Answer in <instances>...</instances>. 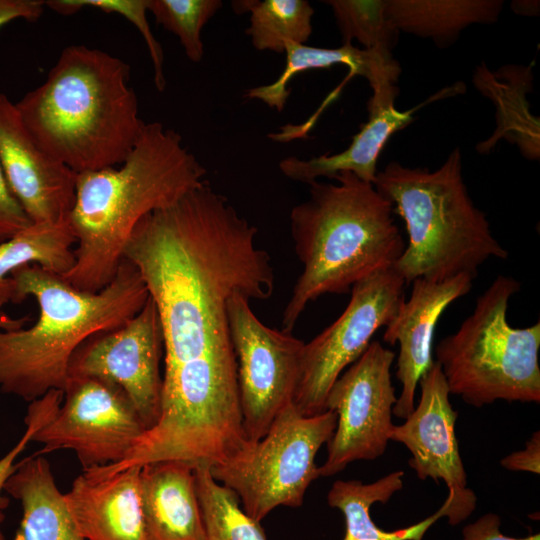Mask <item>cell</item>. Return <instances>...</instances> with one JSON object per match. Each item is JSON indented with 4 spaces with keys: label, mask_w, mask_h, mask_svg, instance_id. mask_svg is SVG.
<instances>
[{
    "label": "cell",
    "mask_w": 540,
    "mask_h": 540,
    "mask_svg": "<svg viewBox=\"0 0 540 540\" xmlns=\"http://www.w3.org/2000/svg\"><path fill=\"white\" fill-rule=\"evenodd\" d=\"M258 229L208 181L135 226L123 258L139 271L163 333L162 398L193 403L238 388L228 304L266 300L274 290Z\"/></svg>",
    "instance_id": "6da1fadb"
},
{
    "label": "cell",
    "mask_w": 540,
    "mask_h": 540,
    "mask_svg": "<svg viewBox=\"0 0 540 540\" xmlns=\"http://www.w3.org/2000/svg\"><path fill=\"white\" fill-rule=\"evenodd\" d=\"M205 175L179 133L160 122L144 123L120 165L78 174L67 218L77 244L75 262L61 277L82 291L102 290L138 222L200 186Z\"/></svg>",
    "instance_id": "7a4b0ae2"
},
{
    "label": "cell",
    "mask_w": 540,
    "mask_h": 540,
    "mask_svg": "<svg viewBox=\"0 0 540 540\" xmlns=\"http://www.w3.org/2000/svg\"><path fill=\"white\" fill-rule=\"evenodd\" d=\"M15 106L37 145L77 174L120 165L145 123L130 66L85 45L64 48L45 81Z\"/></svg>",
    "instance_id": "3957f363"
},
{
    "label": "cell",
    "mask_w": 540,
    "mask_h": 540,
    "mask_svg": "<svg viewBox=\"0 0 540 540\" xmlns=\"http://www.w3.org/2000/svg\"><path fill=\"white\" fill-rule=\"evenodd\" d=\"M10 277L12 302L32 296L39 316L26 329H0V391L30 402L51 390L64 392L75 351L93 335L122 326L149 298L139 271L124 258L112 281L96 293L36 264Z\"/></svg>",
    "instance_id": "277c9868"
},
{
    "label": "cell",
    "mask_w": 540,
    "mask_h": 540,
    "mask_svg": "<svg viewBox=\"0 0 540 540\" xmlns=\"http://www.w3.org/2000/svg\"><path fill=\"white\" fill-rule=\"evenodd\" d=\"M336 183H308L309 197L290 213L291 235L303 271L282 316L291 332L308 303L324 294H345L354 284L393 268L405 249L392 204L352 172Z\"/></svg>",
    "instance_id": "5b68a950"
},
{
    "label": "cell",
    "mask_w": 540,
    "mask_h": 540,
    "mask_svg": "<svg viewBox=\"0 0 540 540\" xmlns=\"http://www.w3.org/2000/svg\"><path fill=\"white\" fill-rule=\"evenodd\" d=\"M374 187L405 223L409 242L393 268L406 283L460 274L475 278L488 259H507L469 196L458 147L434 171L390 162L377 172Z\"/></svg>",
    "instance_id": "8992f818"
},
{
    "label": "cell",
    "mask_w": 540,
    "mask_h": 540,
    "mask_svg": "<svg viewBox=\"0 0 540 540\" xmlns=\"http://www.w3.org/2000/svg\"><path fill=\"white\" fill-rule=\"evenodd\" d=\"M520 288L512 277H496L473 313L436 347L449 393L471 406L540 402V323L514 328L507 321L508 302Z\"/></svg>",
    "instance_id": "52a82bcc"
},
{
    "label": "cell",
    "mask_w": 540,
    "mask_h": 540,
    "mask_svg": "<svg viewBox=\"0 0 540 540\" xmlns=\"http://www.w3.org/2000/svg\"><path fill=\"white\" fill-rule=\"evenodd\" d=\"M331 410L305 416L292 404L268 432L240 457L211 467L214 479L238 495L242 509L260 522L278 506L299 507L309 485L320 477L315 456L336 428Z\"/></svg>",
    "instance_id": "ba28073f"
},
{
    "label": "cell",
    "mask_w": 540,
    "mask_h": 540,
    "mask_svg": "<svg viewBox=\"0 0 540 540\" xmlns=\"http://www.w3.org/2000/svg\"><path fill=\"white\" fill-rule=\"evenodd\" d=\"M405 280L394 268L380 270L354 284L343 313L305 343L293 405L305 416L326 411L330 388L342 371L367 349L405 299Z\"/></svg>",
    "instance_id": "9c48e42d"
},
{
    "label": "cell",
    "mask_w": 540,
    "mask_h": 540,
    "mask_svg": "<svg viewBox=\"0 0 540 540\" xmlns=\"http://www.w3.org/2000/svg\"><path fill=\"white\" fill-rule=\"evenodd\" d=\"M249 302L242 295L233 296L228 304V321L243 428L247 439L256 442L293 403L305 342L291 332L264 325Z\"/></svg>",
    "instance_id": "30bf717a"
},
{
    "label": "cell",
    "mask_w": 540,
    "mask_h": 540,
    "mask_svg": "<svg viewBox=\"0 0 540 540\" xmlns=\"http://www.w3.org/2000/svg\"><path fill=\"white\" fill-rule=\"evenodd\" d=\"M145 431L120 387L94 377H69L60 407L31 441L43 445L40 455L75 452L84 470L120 462Z\"/></svg>",
    "instance_id": "8fae6325"
},
{
    "label": "cell",
    "mask_w": 540,
    "mask_h": 540,
    "mask_svg": "<svg viewBox=\"0 0 540 540\" xmlns=\"http://www.w3.org/2000/svg\"><path fill=\"white\" fill-rule=\"evenodd\" d=\"M394 359L393 351L371 341L330 388L325 408L336 413L337 423L327 443V458L319 467L320 476L338 474L349 463L384 454L397 401L391 379Z\"/></svg>",
    "instance_id": "7c38bea8"
},
{
    "label": "cell",
    "mask_w": 540,
    "mask_h": 540,
    "mask_svg": "<svg viewBox=\"0 0 540 540\" xmlns=\"http://www.w3.org/2000/svg\"><path fill=\"white\" fill-rule=\"evenodd\" d=\"M163 349L158 311L149 296L142 309L122 326L87 339L73 354L68 375L94 377L120 387L148 430L161 413Z\"/></svg>",
    "instance_id": "4fadbf2b"
},
{
    "label": "cell",
    "mask_w": 540,
    "mask_h": 540,
    "mask_svg": "<svg viewBox=\"0 0 540 540\" xmlns=\"http://www.w3.org/2000/svg\"><path fill=\"white\" fill-rule=\"evenodd\" d=\"M421 394L413 412L394 425L390 440L411 453L408 464L420 480H442L448 496L441 506L451 525L465 520L475 509L476 496L467 488V475L455 434L458 416L440 365L434 360L419 381Z\"/></svg>",
    "instance_id": "5bb4252c"
},
{
    "label": "cell",
    "mask_w": 540,
    "mask_h": 540,
    "mask_svg": "<svg viewBox=\"0 0 540 540\" xmlns=\"http://www.w3.org/2000/svg\"><path fill=\"white\" fill-rule=\"evenodd\" d=\"M0 167L32 223L68 218L78 174L42 150L13 103L0 92Z\"/></svg>",
    "instance_id": "9a60e30c"
},
{
    "label": "cell",
    "mask_w": 540,
    "mask_h": 540,
    "mask_svg": "<svg viewBox=\"0 0 540 540\" xmlns=\"http://www.w3.org/2000/svg\"><path fill=\"white\" fill-rule=\"evenodd\" d=\"M473 277L460 274L443 281L415 279L408 301L400 304L386 325L383 341L399 344L396 378L402 385L393 415L406 419L415 408V392L421 377L430 369L434 330L443 311L468 294Z\"/></svg>",
    "instance_id": "2e32d148"
},
{
    "label": "cell",
    "mask_w": 540,
    "mask_h": 540,
    "mask_svg": "<svg viewBox=\"0 0 540 540\" xmlns=\"http://www.w3.org/2000/svg\"><path fill=\"white\" fill-rule=\"evenodd\" d=\"M141 466L99 476L83 471L64 494L83 540H148L140 490Z\"/></svg>",
    "instance_id": "e0dca14e"
},
{
    "label": "cell",
    "mask_w": 540,
    "mask_h": 540,
    "mask_svg": "<svg viewBox=\"0 0 540 540\" xmlns=\"http://www.w3.org/2000/svg\"><path fill=\"white\" fill-rule=\"evenodd\" d=\"M284 53L286 64L279 77L271 84L247 90L245 98L260 100L280 112L291 92L288 84L296 74L312 69H326L335 64L346 65L350 76L359 75L368 81L373 90L369 102L374 105H394L399 93L396 83L401 68L392 54L360 49L352 44H342L338 48H319L294 43H288Z\"/></svg>",
    "instance_id": "ac0fdd59"
},
{
    "label": "cell",
    "mask_w": 540,
    "mask_h": 540,
    "mask_svg": "<svg viewBox=\"0 0 540 540\" xmlns=\"http://www.w3.org/2000/svg\"><path fill=\"white\" fill-rule=\"evenodd\" d=\"M140 490L148 540H205L194 465L177 460L145 464Z\"/></svg>",
    "instance_id": "d6986e66"
},
{
    "label": "cell",
    "mask_w": 540,
    "mask_h": 540,
    "mask_svg": "<svg viewBox=\"0 0 540 540\" xmlns=\"http://www.w3.org/2000/svg\"><path fill=\"white\" fill-rule=\"evenodd\" d=\"M432 100L406 111L393 106L368 113V121L342 152L308 160L289 156L279 162V169L289 179L306 184L320 177L332 179L337 173L348 171L374 185L378 158L390 137L409 125L414 120L413 113Z\"/></svg>",
    "instance_id": "ffe728a7"
},
{
    "label": "cell",
    "mask_w": 540,
    "mask_h": 540,
    "mask_svg": "<svg viewBox=\"0 0 540 540\" xmlns=\"http://www.w3.org/2000/svg\"><path fill=\"white\" fill-rule=\"evenodd\" d=\"M4 491L22 506V519L13 540H83L51 466L42 455L36 453L18 462Z\"/></svg>",
    "instance_id": "44dd1931"
},
{
    "label": "cell",
    "mask_w": 540,
    "mask_h": 540,
    "mask_svg": "<svg viewBox=\"0 0 540 540\" xmlns=\"http://www.w3.org/2000/svg\"><path fill=\"white\" fill-rule=\"evenodd\" d=\"M503 4L501 0H385V14L399 32L442 45L472 24L495 23Z\"/></svg>",
    "instance_id": "7402d4cb"
},
{
    "label": "cell",
    "mask_w": 540,
    "mask_h": 540,
    "mask_svg": "<svg viewBox=\"0 0 540 540\" xmlns=\"http://www.w3.org/2000/svg\"><path fill=\"white\" fill-rule=\"evenodd\" d=\"M74 244L76 239L68 219L32 223L0 243V320L9 318L1 309L12 302L10 275L23 266L36 264L62 276L74 265Z\"/></svg>",
    "instance_id": "603a6c76"
},
{
    "label": "cell",
    "mask_w": 540,
    "mask_h": 540,
    "mask_svg": "<svg viewBox=\"0 0 540 540\" xmlns=\"http://www.w3.org/2000/svg\"><path fill=\"white\" fill-rule=\"evenodd\" d=\"M403 471H394L364 484L359 480H337L327 494L329 506L339 509L345 518L343 540H421L426 530L440 517V508L431 517L404 529L387 532L379 528L370 516V507L387 503L403 487Z\"/></svg>",
    "instance_id": "cb8c5ba5"
},
{
    "label": "cell",
    "mask_w": 540,
    "mask_h": 540,
    "mask_svg": "<svg viewBox=\"0 0 540 540\" xmlns=\"http://www.w3.org/2000/svg\"><path fill=\"white\" fill-rule=\"evenodd\" d=\"M236 13L249 12L245 33L260 51L284 53L288 43L304 44L312 34L314 9L306 0L233 1Z\"/></svg>",
    "instance_id": "d4e9b609"
},
{
    "label": "cell",
    "mask_w": 540,
    "mask_h": 540,
    "mask_svg": "<svg viewBox=\"0 0 540 540\" xmlns=\"http://www.w3.org/2000/svg\"><path fill=\"white\" fill-rule=\"evenodd\" d=\"M194 475L205 540H267L260 522L240 507L235 491L214 479L210 466L195 465Z\"/></svg>",
    "instance_id": "484cf974"
},
{
    "label": "cell",
    "mask_w": 540,
    "mask_h": 540,
    "mask_svg": "<svg viewBox=\"0 0 540 540\" xmlns=\"http://www.w3.org/2000/svg\"><path fill=\"white\" fill-rule=\"evenodd\" d=\"M343 44L360 42L367 50L392 54L399 31L385 14V0H328Z\"/></svg>",
    "instance_id": "4316f807"
},
{
    "label": "cell",
    "mask_w": 540,
    "mask_h": 540,
    "mask_svg": "<svg viewBox=\"0 0 540 540\" xmlns=\"http://www.w3.org/2000/svg\"><path fill=\"white\" fill-rule=\"evenodd\" d=\"M222 6L220 0H149L156 22L178 37L186 56L195 63L204 54L201 31Z\"/></svg>",
    "instance_id": "83f0119b"
},
{
    "label": "cell",
    "mask_w": 540,
    "mask_h": 540,
    "mask_svg": "<svg viewBox=\"0 0 540 540\" xmlns=\"http://www.w3.org/2000/svg\"><path fill=\"white\" fill-rule=\"evenodd\" d=\"M45 6L60 14H73L83 8H94L105 13H116L134 24L147 45L154 68V83L158 91L166 87L163 70L164 55L160 43L154 37L147 20L149 0H50Z\"/></svg>",
    "instance_id": "f1b7e54d"
},
{
    "label": "cell",
    "mask_w": 540,
    "mask_h": 540,
    "mask_svg": "<svg viewBox=\"0 0 540 540\" xmlns=\"http://www.w3.org/2000/svg\"><path fill=\"white\" fill-rule=\"evenodd\" d=\"M26 429L18 442L0 459V540H6L1 525L5 520V511L9 506V497L4 491V485L8 477L17 467L16 459L31 442L35 431L42 427L43 419L30 413L24 419Z\"/></svg>",
    "instance_id": "f546056e"
},
{
    "label": "cell",
    "mask_w": 540,
    "mask_h": 540,
    "mask_svg": "<svg viewBox=\"0 0 540 540\" xmlns=\"http://www.w3.org/2000/svg\"><path fill=\"white\" fill-rule=\"evenodd\" d=\"M32 224L11 192L0 167V243Z\"/></svg>",
    "instance_id": "4dcf8cb0"
},
{
    "label": "cell",
    "mask_w": 540,
    "mask_h": 540,
    "mask_svg": "<svg viewBox=\"0 0 540 540\" xmlns=\"http://www.w3.org/2000/svg\"><path fill=\"white\" fill-rule=\"evenodd\" d=\"M501 519L495 513H487L462 529V540H540L539 534L514 538L500 531Z\"/></svg>",
    "instance_id": "1f68e13d"
},
{
    "label": "cell",
    "mask_w": 540,
    "mask_h": 540,
    "mask_svg": "<svg viewBox=\"0 0 540 540\" xmlns=\"http://www.w3.org/2000/svg\"><path fill=\"white\" fill-rule=\"evenodd\" d=\"M500 464L510 471L540 473V432L536 431L525 448L505 456Z\"/></svg>",
    "instance_id": "d6a6232c"
},
{
    "label": "cell",
    "mask_w": 540,
    "mask_h": 540,
    "mask_svg": "<svg viewBox=\"0 0 540 540\" xmlns=\"http://www.w3.org/2000/svg\"><path fill=\"white\" fill-rule=\"evenodd\" d=\"M44 7L43 0H0V29L18 19L36 21L43 14Z\"/></svg>",
    "instance_id": "836d02e7"
},
{
    "label": "cell",
    "mask_w": 540,
    "mask_h": 540,
    "mask_svg": "<svg viewBox=\"0 0 540 540\" xmlns=\"http://www.w3.org/2000/svg\"><path fill=\"white\" fill-rule=\"evenodd\" d=\"M511 8L520 15L536 16L539 14V1H513Z\"/></svg>",
    "instance_id": "e575fe53"
},
{
    "label": "cell",
    "mask_w": 540,
    "mask_h": 540,
    "mask_svg": "<svg viewBox=\"0 0 540 540\" xmlns=\"http://www.w3.org/2000/svg\"><path fill=\"white\" fill-rule=\"evenodd\" d=\"M27 320L29 319L26 317L19 318V319H14V318L9 317L8 319L0 320V329H3V330L19 329L23 327V325L26 323Z\"/></svg>",
    "instance_id": "d590c367"
}]
</instances>
